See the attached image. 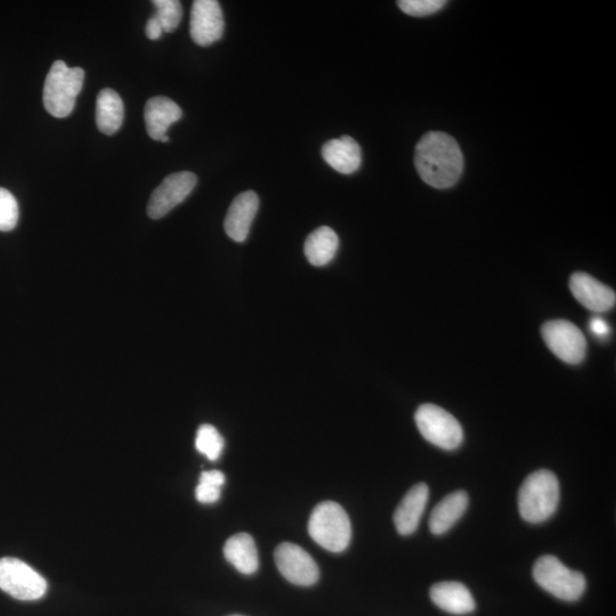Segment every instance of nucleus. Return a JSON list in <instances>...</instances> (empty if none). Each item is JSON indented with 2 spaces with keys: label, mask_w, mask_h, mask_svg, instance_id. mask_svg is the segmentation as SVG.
Here are the masks:
<instances>
[{
  "label": "nucleus",
  "mask_w": 616,
  "mask_h": 616,
  "mask_svg": "<svg viewBox=\"0 0 616 616\" xmlns=\"http://www.w3.org/2000/svg\"><path fill=\"white\" fill-rule=\"evenodd\" d=\"M415 165L426 184L435 189H449L464 172V156L452 136L429 132L417 144Z\"/></svg>",
  "instance_id": "obj_1"
},
{
  "label": "nucleus",
  "mask_w": 616,
  "mask_h": 616,
  "mask_svg": "<svg viewBox=\"0 0 616 616\" xmlns=\"http://www.w3.org/2000/svg\"><path fill=\"white\" fill-rule=\"evenodd\" d=\"M559 502V483L550 470L534 472L523 482L518 492V509L525 522L539 524L549 520Z\"/></svg>",
  "instance_id": "obj_2"
},
{
  "label": "nucleus",
  "mask_w": 616,
  "mask_h": 616,
  "mask_svg": "<svg viewBox=\"0 0 616 616\" xmlns=\"http://www.w3.org/2000/svg\"><path fill=\"white\" fill-rule=\"evenodd\" d=\"M84 80L83 69L69 68L60 60L54 62L44 85L43 100L47 112L55 118L70 116Z\"/></svg>",
  "instance_id": "obj_3"
},
{
  "label": "nucleus",
  "mask_w": 616,
  "mask_h": 616,
  "mask_svg": "<svg viewBox=\"0 0 616 616\" xmlns=\"http://www.w3.org/2000/svg\"><path fill=\"white\" fill-rule=\"evenodd\" d=\"M312 539L331 553H342L352 538V525L344 508L334 501L316 506L308 522Z\"/></svg>",
  "instance_id": "obj_4"
},
{
  "label": "nucleus",
  "mask_w": 616,
  "mask_h": 616,
  "mask_svg": "<svg viewBox=\"0 0 616 616\" xmlns=\"http://www.w3.org/2000/svg\"><path fill=\"white\" fill-rule=\"evenodd\" d=\"M533 578L550 595L565 602L578 601L585 593L586 578L566 567L553 555H545L533 566Z\"/></svg>",
  "instance_id": "obj_5"
},
{
  "label": "nucleus",
  "mask_w": 616,
  "mask_h": 616,
  "mask_svg": "<svg viewBox=\"0 0 616 616\" xmlns=\"http://www.w3.org/2000/svg\"><path fill=\"white\" fill-rule=\"evenodd\" d=\"M416 424L429 443L443 450H456L464 441L459 421L447 410L435 404H423L416 412Z\"/></svg>",
  "instance_id": "obj_6"
},
{
  "label": "nucleus",
  "mask_w": 616,
  "mask_h": 616,
  "mask_svg": "<svg viewBox=\"0 0 616 616\" xmlns=\"http://www.w3.org/2000/svg\"><path fill=\"white\" fill-rule=\"evenodd\" d=\"M0 589L19 601L31 602L45 596L47 582L20 559L5 557L0 559Z\"/></svg>",
  "instance_id": "obj_7"
},
{
  "label": "nucleus",
  "mask_w": 616,
  "mask_h": 616,
  "mask_svg": "<svg viewBox=\"0 0 616 616\" xmlns=\"http://www.w3.org/2000/svg\"><path fill=\"white\" fill-rule=\"evenodd\" d=\"M541 335L549 350L565 363L579 364L586 358L587 340L575 324L554 320L543 324Z\"/></svg>",
  "instance_id": "obj_8"
},
{
  "label": "nucleus",
  "mask_w": 616,
  "mask_h": 616,
  "mask_svg": "<svg viewBox=\"0 0 616 616\" xmlns=\"http://www.w3.org/2000/svg\"><path fill=\"white\" fill-rule=\"evenodd\" d=\"M274 559L283 577L296 586L310 587L319 580L318 564L306 550L294 543H281L275 549Z\"/></svg>",
  "instance_id": "obj_9"
},
{
  "label": "nucleus",
  "mask_w": 616,
  "mask_h": 616,
  "mask_svg": "<svg viewBox=\"0 0 616 616\" xmlns=\"http://www.w3.org/2000/svg\"><path fill=\"white\" fill-rule=\"evenodd\" d=\"M198 178L191 172H180L165 178L151 194L148 204V215L152 220H160L170 210L182 204L196 188Z\"/></svg>",
  "instance_id": "obj_10"
},
{
  "label": "nucleus",
  "mask_w": 616,
  "mask_h": 616,
  "mask_svg": "<svg viewBox=\"0 0 616 616\" xmlns=\"http://www.w3.org/2000/svg\"><path fill=\"white\" fill-rule=\"evenodd\" d=\"M224 15L216 0H196L192 5L190 35L194 43L207 47L223 37Z\"/></svg>",
  "instance_id": "obj_11"
},
{
  "label": "nucleus",
  "mask_w": 616,
  "mask_h": 616,
  "mask_svg": "<svg viewBox=\"0 0 616 616\" xmlns=\"http://www.w3.org/2000/svg\"><path fill=\"white\" fill-rule=\"evenodd\" d=\"M570 289L574 298L590 311L604 313L615 306V291L588 273H574L570 279Z\"/></svg>",
  "instance_id": "obj_12"
},
{
  "label": "nucleus",
  "mask_w": 616,
  "mask_h": 616,
  "mask_svg": "<svg viewBox=\"0 0 616 616\" xmlns=\"http://www.w3.org/2000/svg\"><path fill=\"white\" fill-rule=\"evenodd\" d=\"M259 208V198L254 191L240 193L232 201L226 214L224 229L235 242H245Z\"/></svg>",
  "instance_id": "obj_13"
},
{
  "label": "nucleus",
  "mask_w": 616,
  "mask_h": 616,
  "mask_svg": "<svg viewBox=\"0 0 616 616\" xmlns=\"http://www.w3.org/2000/svg\"><path fill=\"white\" fill-rule=\"evenodd\" d=\"M429 498V489L425 483H418L405 494L394 513V524L401 536H410L418 529Z\"/></svg>",
  "instance_id": "obj_14"
},
{
  "label": "nucleus",
  "mask_w": 616,
  "mask_h": 616,
  "mask_svg": "<svg viewBox=\"0 0 616 616\" xmlns=\"http://www.w3.org/2000/svg\"><path fill=\"white\" fill-rule=\"evenodd\" d=\"M183 116L182 109L166 96L152 97L145 104L144 119L149 136L160 141L167 135L168 129Z\"/></svg>",
  "instance_id": "obj_15"
},
{
  "label": "nucleus",
  "mask_w": 616,
  "mask_h": 616,
  "mask_svg": "<svg viewBox=\"0 0 616 616\" xmlns=\"http://www.w3.org/2000/svg\"><path fill=\"white\" fill-rule=\"evenodd\" d=\"M322 157L336 172L351 175L362 164V151L358 142L344 135L338 140H330L322 147Z\"/></svg>",
  "instance_id": "obj_16"
},
{
  "label": "nucleus",
  "mask_w": 616,
  "mask_h": 616,
  "mask_svg": "<svg viewBox=\"0 0 616 616\" xmlns=\"http://www.w3.org/2000/svg\"><path fill=\"white\" fill-rule=\"evenodd\" d=\"M429 595L436 606L451 614L465 615L472 613L476 607L475 599L469 589L460 582L435 583Z\"/></svg>",
  "instance_id": "obj_17"
},
{
  "label": "nucleus",
  "mask_w": 616,
  "mask_h": 616,
  "mask_svg": "<svg viewBox=\"0 0 616 616\" xmlns=\"http://www.w3.org/2000/svg\"><path fill=\"white\" fill-rule=\"evenodd\" d=\"M468 494L465 491H456L444 497L435 506L429 517V530L435 536L448 532L465 514L468 507Z\"/></svg>",
  "instance_id": "obj_18"
},
{
  "label": "nucleus",
  "mask_w": 616,
  "mask_h": 616,
  "mask_svg": "<svg viewBox=\"0 0 616 616\" xmlns=\"http://www.w3.org/2000/svg\"><path fill=\"white\" fill-rule=\"evenodd\" d=\"M225 558L240 573L250 575L258 570L259 559L256 543L247 533L235 534L225 543Z\"/></svg>",
  "instance_id": "obj_19"
},
{
  "label": "nucleus",
  "mask_w": 616,
  "mask_h": 616,
  "mask_svg": "<svg viewBox=\"0 0 616 616\" xmlns=\"http://www.w3.org/2000/svg\"><path fill=\"white\" fill-rule=\"evenodd\" d=\"M124 103L113 89L105 88L97 96L96 125L105 135L116 134L124 121Z\"/></svg>",
  "instance_id": "obj_20"
},
{
  "label": "nucleus",
  "mask_w": 616,
  "mask_h": 616,
  "mask_svg": "<svg viewBox=\"0 0 616 616\" xmlns=\"http://www.w3.org/2000/svg\"><path fill=\"white\" fill-rule=\"evenodd\" d=\"M338 247L337 233L328 226H321L308 235L304 251L308 262L313 266L321 267L329 264L335 258Z\"/></svg>",
  "instance_id": "obj_21"
},
{
  "label": "nucleus",
  "mask_w": 616,
  "mask_h": 616,
  "mask_svg": "<svg viewBox=\"0 0 616 616\" xmlns=\"http://www.w3.org/2000/svg\"><path fill=\"white\" fill-rule=\"evenodd\" d=\"M196 448L210 461H216L222 455L224 439L214 426L202 425L198 429Z\"/></svg>",
  "instance_id": "obj_22"
},
{
  "label": "nucleus",
  "mask_w": 616,
  "mask_h": 616,
  "mask_svg": "<svg viewBox=\"0 0 616 616\" xmlns=\"http://www.w3.org/2000/svg\"><path fill=\"white\" fill-rule=\"evenodd\" d=\"M225 476L220 470H209L200 476L196 497L201 504H214L221 498Z\"/></svg>",
  "instance_id": "obj_23"
},
{
  "label": "nucleus",
  "mask_w": 616,
  "mask_h": 616,
  "mask_svg": "<svg viewBox=\"0 0 616 616\" xmlns=\"http://www.w3.org/2000/svg\"><path fill=\"white\" fill-rule=\"evenodd\" d=\"M156 7V18L159 20L164 32H174L183 18V8L177 0H154L152 2Z\"/></svg>",
  "instance_id": "obj_24"
},
{
  "label": "nucleus",
  "mask_w": 616,
  "mask_h": 616,
  "mask_svg": "<svg viewBox=\"0 0 616 616\" xmlns=\"http://www.w3.org/2000/svg\"><path fill=\"white\" fill-rule=\"evenodd\" d=\"M19 221V205L13 194L0 188V231L10 232Z\"/></svg>",
  "instance_id": "obj_25"
},
{
  "label": "nucleus",
  "mask_w": 616,
  "mask_h": 616,
  "mask_svg": "<svg viewBox=\"0 0 616 616\" xmlns=\"http://www.w3.org/2000/svg\"><path fill=\"white\" fill-rule=\"evenodd\" d=\"M445 4L444 0H401L397 3L405 14L418 18L440 11Z\"/></svg>",
  "instance_id": "obj_26"
},
{
  "label": "nucleus",
  "mask_w": 616,
  "mask_h": 616,
  "mask_svg": "<svg viewBox=\"0 0 616 616\" xmlns=\"http://www.w3.org/2000/svg\"><path fill=\"white\" fill-rule=\"evenodd\" d=\"M590 330L599 338H605L610 335L611 329L609 324L602 318H593L590 321Z\"/></svg>",
  "instance_id": "obj_27"
},
{
  "label": "nucleus",
  "mask_w": 616,
  "mask_h": 616,
  "mask_svg": "<svg viewBox=\"0 0 616 616\" xmlns=\"http://www.w3.org/2000/svg\"><path fill=\"white\" fill-rule=\"evenodd\" d=\"M145 34L150 40H158L161 38L162 34H164V29H162L159 20L156 16H151L147 23V27H145Z\"/></svg>",
  "instance_id": "obj_28"
},
{
  "label": "nucleus",
  "mask_w": 616,
  "mask_h": 616,
  "mask_svg": "<svg viewBox=\"0 0 616 616\" xmlns=\"http://www.w3.org/2000/svg\"><path fill=\"white\" fill-rule=\"evenodd\" d=\"M160 142H164V143L169 142V136H168V135H166V136L162 137V139L160 140Z\"/></svg>",
  "instance_id": "obj_29"
},
{
  "label": "nucleus",
  "mask_w": 616,
  "mask_h": 616,
  "mask_svg": "<svg viewBox=\"0 0 616 616\" xmlns=\"http://www.w3.org/2000/svg\"><path fill=\"white\" fill-rule=\"evenodd\" d=\"M232 616H241V615H232Z\"/></svg>",
  "instance_id": "obj_30"
}]
</instances>
